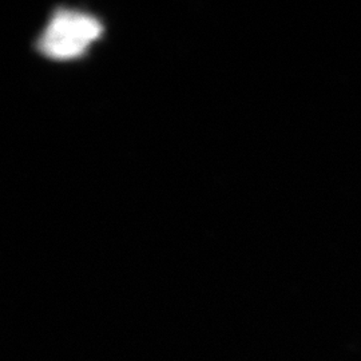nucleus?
<instances>
[{
    "label": "nucleus",
    "mask_w": 361,
    "mask_h": 361,
    "mask_svg": "<svg viewBox=\"0 0 361 361\" xmlns=\"http://www.w3.org/2000/svg\"><path fill=\"white\" fill-rule=\"evenodd\" d=\"M104 34V22L95 13L58 7L35 40V50L54 62L83 58Z\"/></svg>",
    "instance_id": "f257e3e1"
}]
</instances>
